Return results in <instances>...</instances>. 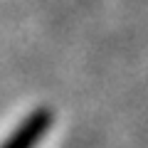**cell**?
Returning <instances> with one entry per match:
<instances>
[{"instance_id": "6da1fadb", "label": "cell", "mask_w": 148, "mask_h": 148, "mask_svg": "<svg viewBox=\"0 0 148 148\" xmlns=\"http://www.w3.org/2000/svg\"><path fill=\"white\" fill-rule=\"evenodd\" d=\"M49 126H52V111L47 106H40L17 123V128L8 136V141L0 148H35L49 131Z\"/></svg>"}]
</instances>
